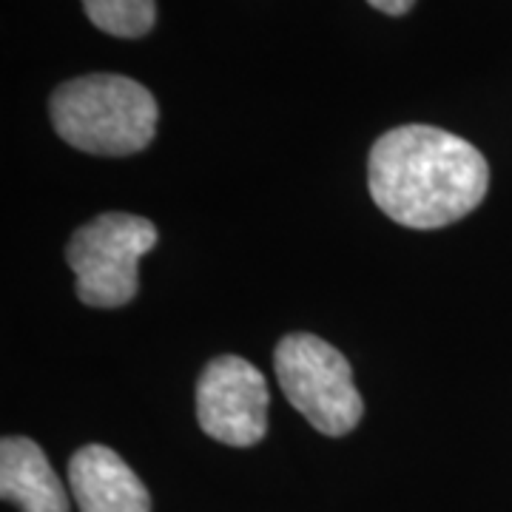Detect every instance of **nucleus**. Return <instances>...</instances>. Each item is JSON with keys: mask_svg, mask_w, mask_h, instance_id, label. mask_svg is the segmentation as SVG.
Listing matches in <instances>:
<instances>
[{"mask_svg": "<svg viewBox=\"0 0 512 512\" xmlns=\"http://www.w3.org/2000/svg\"><path fill=\"white\" fill-rule=\"evenodd\" d=\"M367 185L390 220L433 231L476 211L490 188V165L473 143L456 134L410 123L373 143Z\"/></svg>", "mask_w": 512, "mask_h": 512, "instance_id": "obj_1", "label": "nucleus"}, {"mask_svg": "<svg viewBox=\"0 0 512 512\" xmlns=\"http://www.w3.org/2000/svg\"><path fill=\"white\" fill-rule=\"evenodd\" d=\"M57 137L97 157H128L151 146L157 100L126 74H83L57 86L49 100Z\"/></svg>", "mask_w": 512, "mask_h": 512, "instance_id": "obj_2", "label": "nucleus"}, {"mask_svg": "<svg viewBox=\"0 0 512 512\" xmlns=\"http://www.w3.org/2000/svg\"><path fill=\"white\" fill-rule=\"evenodd\" d=\"M157 245L154 222L109 211L80 225L66 245L77 299L89 308H123L140 291L137 262Z\"/></svg>", "mask_w": 512, "mask_h": 512, "instance_id": "obj_3", "label": "nucleus"}, {"mask_svg": "<svg viewBox=\"0 0 512 512\" xmlns=\"http://www.w3.org/2000/svg\"><path fill=\"white\" fill-rule=\"evenodd\" d=\"M274 367L285 399L330 439L348 436L362 421L365 402L353 384V370L342 350L313 333L285 336L274 353Z\"/></svg>", "mask_w": 512, "mask_h": 512, "instance_id": "obj_4", "label": "nucleus"}, {"mask_svg": "<svg viewBox=\"0 0 512 512\" xmlns=\"http://www.w3.org/2000/svg\"><path fill=\"white\" fill-rule=\"evenodd\" d=\"M268 384L251 362L217 356L197 382V421L208 439L251 447L268 433Z\"/></svg>", "mask_w": 512, "mask_h": 512, "instance_id": "obj_5", "label": "nucleus"}, {"mask_svg": "<svg viewBox=\"0 0 512 512\" xmlns=\"http://www.w3.org/2000/svg\"><path fill=\"white\" fill-rule=\"evenodd\" d=\"M69 487L80 512H151L146 484L103 444H86L74 453Z\"/></svg>", "mask_w": 512, "mask_h": 512, "instance_id": "obj_6", "label": "nucleus"}, {"mask_svg": "<svg viewBox=\"0 0 512 512\" xmlns=\"http://www.w3.org/2000/svg\"><path fill=\"white\" fill-rule=\"evenodd\" d=\"M0 495L20 512H69L66 487L46 453L23 436L0 441Z\"/></svg>", "mask_w": 512, "mask_h": 512, "instance_id": "obj_7", "label": "nucleus"}, {"mask_svg": "<svg viewBox=\"0 0 512 512\" xmlns=\"http://www.w3.org/2000/svg\"><path fill=\"white\" fill-rule=\"evenodd\" d=\"M80 3L86 18L111 37L134 40L148 35L157 23L154 0H80Z\"/></svg>", "mask_w": 512, "mask_h": 512, "instance_id": "obj_8", "label": "nucleus"}, {"mask_svg": "<svg viewBox=\"0 0 512 512\" xmlns=\"http://www.w3.org/2000/svg\"><path fill=\"white\" fill-rule=\"evenodd\" d=\"M376 12H384V15H393V18H402L413 9L416 0H367Z\"/></svg>", "mask_w": 512, "mask_h": 512, "instance_id": "obj_9", "label": "nucleus"}]
</instances>
